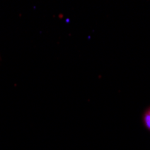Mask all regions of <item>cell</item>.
Segmentation results:
<instances>
[{
  "mask_svg": "<svg viewBox=\"0 0 150 150\" xmlns=\"http://www.w3.org/2000/svg\"><path fill=\"white\" fill-rule=\"evenodd\" d=\"M143 122H144L145 127L150 131V108L148 109V110H146V112L144 113Z\"/></svg>",
  "mask_w": 150,
  "mask_h": 150,
  "instance_id": "1",
  "label": "cell"
}]
</instances>
